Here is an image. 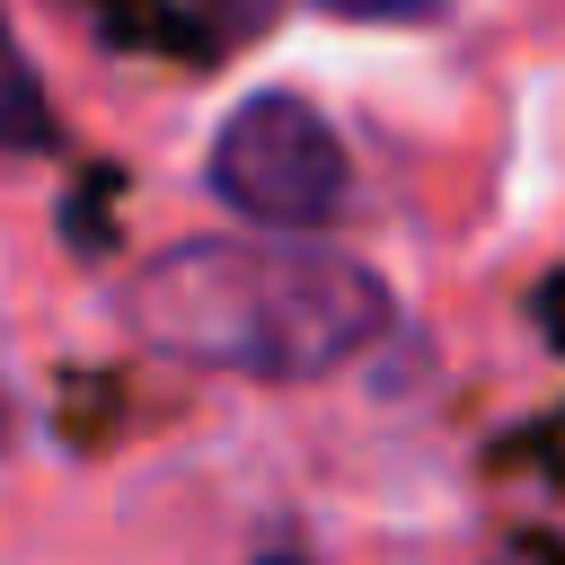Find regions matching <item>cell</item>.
Returning a JSON list of instances; mask_svg holds the SVG:
<instances>
[{
  "instance_id": "3",
  "label": "cell",
  "mask_w": 565,
  "mask_h": 565,
  "mask_svg": "<svg viewBox=\"0 0 565 565\" xmlns=\"http://www.w3.org/2000/svg\"><path fill=\"white\" fill-rule=\"evenodd\" d=\"M97 18L115 26V44H177V53H212L230 35L221 0H97Z\"/></svg>"
},
{
  "instance_id": "5",
  "label": "cell",
  "mask_w": 565,
  "mask_h": 565,
  "mask_svg": "<svg viewBox=\"0 0 565 565\" xmlns=\"http://www.w3.org/2000/svg\"><path fill=\"white\" fill-rule=\"evenodd\" d=\"M0 441H9V397H0Z\"/></svg>"
},
{
  "instance_id": "2",
  "label": "cell",
  "mask_w": 565,
  "mask_h": 565,
  "mask_svg": "<svg viewBox=\"0 0 565 565\" xmlns=\"http://www.w3.org/2000/svg\"><path fill=\"white\" fill-rule=\"evenodd\" d=\"M212 185L265 230H327L353 203L344 141L300 97H247L212 141Z\"/></svg>"
},
{
  "instance_id": "6",
  "label": "cell",
  "mask_w": 565,
  "mask_h": 565,
  "mask_svg": "<svg viewBox=\"0 0 565 565\" xmlns=\"http://www.w3.org/2000/svg\"><path fill=\"white\" fill-rule=\"evenodd\" d=\"M274 565H282V556H274Z\"/></svg>"
},
{
  "instance_id": "4",
  "label": "cell",
  "mask_w": 565,
  "mask_h": 565,
  "mask_svg": "<svg viewBox=\"0 0 565 565\" xmlns=\"http://www.w3.org/2000/svg\"><path fill=\"white\" fill-rule=\"evenodd\" d=\"M53 141V115H44V88L18 53V35L0 26V150H44Z\"/></svg>"
},
{
  "instance_id": "1",
  "label": "cell",
  "mask_w": 565,
  "mask_h": 565,
  "mask_svg": "<svg viewBox=\"0 0 565 565\" xmlns=\"http://www.w3.org/2000/svg\"><path fill=\"white\" fill-rule=\"evenodd\" d=\"M132 327H141V344H159L177 362L318 380L388 327V291L371 265H353L335 247L194 238V247H168L159 265H141Z\"/></svg>"
}]
</instances>
